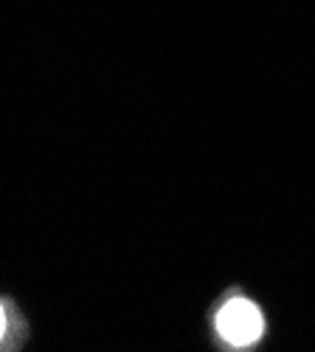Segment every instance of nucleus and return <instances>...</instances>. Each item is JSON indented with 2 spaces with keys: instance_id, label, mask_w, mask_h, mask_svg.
<instances>
[{
  "instance_id": "obj_1",
  "label": "nucleus",
  "mask_w": 315,
  "mask_h": 352,
  "mask_svg": "<svg viewBox=\"0 0 315 352\" xmlns=\"http://www.w3.org/2000/svg\"><path fill=\"white\" fill-rule=\"evenodd\" d=\"M217 330L228 344L250 346L253 341H259V336L265 330L262 310L250 299H231L217 316Z\"/></svg>"
},
{
  "instance_id": "obj_2",
  "label": "nucleus",
  "mask_w": 315,
  "mask_h": 352,
  "mask_svg": "<svg viewBox=\"0 0 315 352\" xmlns=\"http://www.w3.org/2000/svg\"><path fill=\"white\" fill-rule=\"evenodd\" d=\"M3 333H6V313L0 307V338H3Z\"/></svg>"
}]
</instances>
